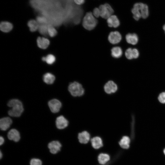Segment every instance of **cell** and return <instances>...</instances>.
Returning <instances> with one entry per match:
<instances>
[{
  "mask_svg": "<svg viewBox=\"0 0 165 165\" xmlns=\"http://www.w3.org/2000/svg\"><path fill=\"white\" fill-rule=\"evenodd\" d=\"M99 9L100 11V16L104 19H107L114 13L113 9L108 3L100 5Z\"/></svg>",
  "mask_w": 165,
  "mask_h": 165,
  "instance_id": "cell-4",
  "label": "cell"
},
{
  "mask_svg": "<svg viewBox=\"0 0 165 165\" xmlns=\"http://www.w3.org/2000/svg\"><path fill=\"white\" fill-rule=\"evenodd\" d=\"M48 35L51 37L55 36L57 34L56 29L52 26L48 25L47 30Z\"/></svg>",
  "mask_w": 165,
  "mask_h": 165,
  "instance_id": "cell-26",
  "label": "cell"
},
{
  "mask_svg": "<svg viewBox=\"0 0 165 165\" xmlns=\"http://www.w3.org/2000/svg\"><path fill=\"white\" fill-rule=\"evenodd\" d=\"M55 79L54 75L50 73H47L43 76V79L44 82L46 84H53Z\"/></svg>",
  "mask_w": 165,
  "mask_h": 165,
  "instance_id": "cell-22",
  "label": "cell"
},
{
  "mask_svg": "<svg viewBox=\"0 0 165 165\" xmlns=\"http://www.w3.org/2000/svg\"><path fill=\"white\" fill-rule=\"evenodd\" d=\"M13 25L10 22L8 21H2L0 24L1 30L4 32L7 33L13 29Z\"/></svg>",
  "mask_w": 165,
  "mask_h": 165,
  "instance_id": "cell-20",
  "label": "cell"
},
{
  "mask_svg": "<svg viewBox=\"0 0 165 165\" xmlns=\"http://www.w3.org/2000/svg\"><path fill=\"white\" fill-rule=\"evenodd\" d=\"M90 135L87 131L85 130L79 133L78 135V139L80 143L86 144L90 141Z\"/></svg>",
  "mask_w": 165,
  "mask_h": 165,
  "instance_id": "cell-12",
  "label": "cell"
},
{
  "mask_svg": "<svg viewBox=\"0 0 165 165\" xmlns=\"http://www.w3.org/2000/svg\"><path fill=\"white\" fill-rule=\"evenodd\" d=\"M122 39V35L120 33L116 31H110L108 37V42L112 45L117 44L119 43Z\"/></svg>",
  "mask_w": 165,
  "mask_h": 165,
  "instance_id": "cell-5",
  "label": "cell"
},
{
  "mask_svg": "<svg viewBox=\"0 0 165 165\" xmlns=\"http://www.w3.org/2000/svg\"><path fill=\"white\" fill-rule=\"evenodd\" d=\"M110 159L109 155L106 153H101L97 156L98 163L101 165H105L106 164Z\"/></svg>",
  "mask_w": 165,
  "mask_h": 165,
  "instance_id": "cell-18",
  "label": "cell"
},
{
  "mask_svg": "<svg viewBox=\"0 0 165 165\" xmlns=\"http://www.w3.org/2000/svg\"><path fill=\"white\" fill-rule=\"evenodd\" d=\"M62 145L58 141H53L49 142L48 145V147L50 152L53 154L58 152L61 150Z\"/></svg>",
  "mask_w": 165,
  "mask_h": 165,
  "instance_id": "cell-8",
  "label": "cell"
},
{
  "mask_svg": "<svg viewBox=\"0 0 165 165\" xmlns=\"http://www.w3.org/2000/svg\"><path fill=\"white\" fill-rule=\"evenodd\" d=\"M104 89L107 94H111L115 93L117 91L118 86L113 81L109 80L105 84Z\"/></svg>",
  "mask_w": 165,
  "mask_h": 165,
  "instance_id": "cell-9",
  "label": "cell"
},
{
  "mask_svg": "<svg viewBox=\"0 0 165 165\" xmlns=\"http://www.w3.org/2000/svg\"><path fill=\"white\" fill-rule=\"evenodd\" d=\"M7 137L9 140L15 142H18L20 138V133L15 129H12L8 132Z\"/></svg>",
  "mask_w": 165,
  "mask_h": 165,
  "instance_id": "cell-14",
  "label": "cell"
},
{
  "mask_svg": "<svg viewBox=\"0 0 165 165\" xmlns=\"http://www.w3.org/2000/svg\"><path fill=\"white\" fill-rule=\"evenodd\" d=\"M98 21L90 12H87L84 17L82 23L83 27L86 30L91 31L94 30L98 24Z\"/></svg>",
  "mask_w": 165,
  "mask_h": 165,
  "instance_id": "cell-2",
  "label": "cell"
},
{
  "mask_svg": "<svg viewBox=\"0 0 165 165\" xmlns=\"http://www.w3.org/2000/svg\"><path fill=\"white\" fill-rule=\"evenodd\" d=\"M56 124L57 127L59 129H63L66 128L68 125V121L63 116H60L56 119Z\"/></svg>",
  "mask_w": 165,
  "mask_h": 165,
  "instance_id": "cell-11",
  "label": "cell"
},
{
  "mask_svg": "<svg viewBox=\"0 0 165 165\" xmlns=\"http://www.w3.org/2000/svg\"><path fill=\"white\" fill-rule=\"evenodd\" d=\"M163 28L164 30V31L165 32V24L163 25Z\"/></svg>",
  "mask_w": 165,
  "mask_h": 165,
  "instance_id": "cell-37",
  "label": "cell"
},
{
  "mask_svg": "<svg viewBox=\"0 0 165 165\" xmlns=\"http://www.w3.org/2000/svg\"><path fill=\"white\" fill-rule=\"evenodd\" d=\"M163 152H164V154L165 155V148L163 150Z\"/></svg>",
  "mask_w": 165,
  "mask_h": 165,
  "instance_id": "cell-38",
  "label": "cell"
},
{
  "mask_svg": "<svg viewBox=\"0 0 165 165\" xmlns=\"http://www.w3.org/2000/svg\"><path fill=\"white\" fill-rule=\"evenodd\" d=\"M131 12L133 15V18L135 20H138L141 17V13L138 8L133 7Z\"/></svg>",
  "mask_w": 165,
  "mask_h": 165,
  "instance_id": "cell-25",
  "label": "cell"
},
{
  "mask_svg": "<svg viewBox=\"0 0 165 165\" xmlns=\"http://www.w3.org/2000/svg\"><path fill=\"white\" fill-rule=\"evenodd\" d=\"M132 55L133 59H136L138 57L139 52L137 49L135 48L132 49Z\"/></svg>",
  "mask_w": 165,
  "mask_h": 165,
  "instance_id": "cell-33",
  "label": "cell"
},
{
  "mask_svg": "<svg viewBox=\"0 0 165 165\" xmlns=\"http://www.w3.org/2000/svg\"><path fill=\"white\" fill-rule=\"evenodd\" d=\"M68 90L73 97H80L83 95L84 90L82 85L79 82L74 81L70 83L68 86Z\"/></svg>",
  "mask_w": 165,
  "mask_h": 165,
  "instance_id": "cell-3",
  "label": "cell"
},
{
  "mask_svg": "<svg viewBox=\"0 0 165 165\" xmlns=\"http://www.w3.org/2000/svg\"><path fill=\"white\" fill-rule=\"evenodd\" d=\"M75 2L77 5H81L84 4L85 0H74Z\"/></svg>",
  "mask_w": 165,
  "mask_h": 165,
  "instance_id": "cell-34",
  "label": "cell"
},
{
  "mask_svg": "<svg viewBox=\"0 0 165 165\" xmlns=\"http://www.w3.org/2000/svg\"><path fill=\"white\" fill-rule=\"evenodd\" d=\"M28 25L31 31L34 32L38 30L39 24L36 20L32 19L28 21Z\"/></svg>",
  "mask_w": 165,
  "mask_h": 165,
  "instance_id": "cell-23",
  "label": "cell"
},
{
  "mask_svg": "<svg viewBox=\"0 0 165 165\" xmlns=\"http://www.w3.org/2000/svg\"><path fill=\"white\" fill-rule=\"evenodd\" d=\"M159 101L161 103H165V92L160 93L158 97Z\"/></svg>",
  "mask_w": 165,
  "mask_h": 165,
  "instance_id": "cell-31",
  "label": "cell"
},
{
  "mask_svg": "<svg viewBox=\"0 0 165 165\" xmlns=\"http://www.w3.org/2000/svg\"><path fill=\"white\" fill-rule=\"evenodd\" d=\"M48 25L46 24L39 25L38 30L41 34L44 35H48Z\"/></svg>",
  "mask_w": 165,
  "mask_h": 165,
  "instance_id": "cell-27",
  "label": "cell"
},
{
  "mask_svg": "<svg viewBox=\"0 0 165 165\" xmlns=\"http://www.w3.org/2000/svg\"><path fill=\"white\" fill-rule=\"evenodd\" d=\"M30 164V165H42V162L40 159L34 158L31 160Z\"/></svg>",
  "mask_w": 165,
  "mask_h": 165,
  "instance_id": "cell-30",
  "label": "cell"
},
{
  "mask_svg": "<svg viewBox=\"0 0 165 165\" xmlns=\"http://www.w3.org/2000/svg\"><path fill=\"white\" fill-rule=\"evenodd\" d=\"M93 14L95 17L98 18L100 16V11L99 9L98 8H95L93 9Z\"/></svg>",
  "mask_w": 165,
  "mask_h": 165,
  "instance_id": "cell-32",
  "label": "cell"
},
{
  "mask_svg": "<svg viewBox=\"0 0 165 165\" xmlns=\"http://www.w3.org/2000/svg\"><path fill=\"white\" fill-rule=\"evenodd\" d=\"M133 6L139 9L141 13V16L143 18L145 19L149 15L148 8L146 4L141 2H138L135 3Z\"/></svg>",
  "mask_w": 165,
  "mask_h": 165,
  "instance_id": "cell-6",
  "label": "cell"
},
{
  "mask_svg": "<svg viewBox=\"0 0 165 165\" xmlns=\"http://www.w3.org/2000/svg\"><path fill=\"white\" fill-rule=\"evenodd\" d=\"M37 43L39 48L45 49L48 47L50 42L49 40L46 38L39 37L37 39Z\"/></svg>",
  "mask_w": 165,
  "mask_h": 165,
  "instance_id": "cell-16",
  "label": "cell"
},
{
  "mask_svg": "<svg viewBox=\"0 0 165 165\" xmlns=\"http://www.w3.org/2000/svg\"><path fill=\"white\" fill-rule=\"evenodd\" d=\"M12 123V120L9 117H5L0 120V128L1 130L5 131L8 129Z\"/></svg>",
  "mask_w": 165,
  "mask_h": 165,
  "instance_id": "cell-13",
  "label": "cell"
},
{
  "mask_svg": "<svg viewBox=\"0 0 165 165\" xmlns=\"http://www.w3.org/2000/svg\"><path fill=\"white\" fill-rule=\"evenodd\" d=\"M0 145H2L4 142V139L3 137L1 136L0 137Z\"/></svg>",
  "mask_w": 165,
  "mask_h": 165,
  "instance_id": "cell-35",
  "label": "cell"
},
{
  "mask_svg": "<svg viewBox=\"0 0 165 165\" xmlns=\"http://www.w3.org/2000/svg\"><path fill=\"white\" fill-rule=\"evenodd\" d=\"M125 56L128 59L131 60L133 59L132 55V49L130 48H128L125 52Z\"/></svg>",
  "mask_w": 165,
  "mask_h": 165,
  "instance_id": "cell-29",
  "label": "cell"
},
{
  "mask_svg": "<svg viewBox=\"0 0 165 165\" xmlns=\"http://www.w3.org/2000/svg\"><path fill=\"white\" fill-rule=\"evenodd\" d=\"M125 38L128 43L133 45L137 44L138 40V36L135 33H128L126 35Z\"/></svg>",
  "mask_w": 165,
  "mask_h": 165,
  "instance_id": "cell-19",
  "label": "cell"
},
{
  "mask_svg": "<svg viewBox=\"0 0 165 165\" xmlns=\"http://www.w3.org/2000/svg\"><path fill=\"white\" fill-rule=\"evenodd\" d=\"M42 60L49 64H53L55 61L56 58L55 56L52 54H49L46 57H43Z\"/></svg>",
  "mask_w": 165,
  "mask_h": 165,
  "instance_id": "cell-24",
  "label": "cell"
},
{
  "mask_svg": "<svg viewBox=\"0 0 165 165\" xmlns=\"http://www.w3.org/2000/svg\"><path fill=\"white\" fill-rule=\"evenodd\" d=\"M36 20L39 25L46 24L47 21L46 18L42 16H37Z\"/></svg>",
  "mask_w": 165,
  "mask_h": 165,
  "instance_id": "cell-28",
  "label": "cell"
},
{
  "mask_svg": "<svg viewBox=\"0 0 165 165\" xmlns=\"http://www.w3.org/2000/svg\"><path fill=\"white\" fill-rule=\"evenodd\" d=\"M107 25L109 28H116L120 24V21L116 15H112L107 19Z\"/></svg>",
  "mask_w": 165,
  "mask_h": 165,
  "instance_id": "cell-10",
  "label": "cell"
},
{
  "mask_svg": "<svg viewBox=\"0 0 165 165\" xmlns=\"http://www.w3.org/2000/svg\"><path fill=\"white\" fill-rule=\"evenodd\" d=\"M91 145L95 149H97L103 147V142L102 139L99 136H95L90 140Z\"/></svg>",
  "mask_w": 165,
  "mask_h": 165,
  "instance_id": "cell-15",
  "label": "cell"
},
{
  "mask_svg": "<svg viewBox=\"0 0 165 165\" xmlns=\"http://www.w3.org/2000/svg\"><path fill=\"white\" fill-rule=\"evenodd\" d=\"M123 50L119 46H114L111 49V56L114 58L118 59L120 58L123 54Z\"/></svg>",
  "mask_w": 165,
  "mask_h": 165,
  "instance_id": "cell-17",
  "label": "cell"
},
{
  "mask_svg": "<svg viewBox=\"0 0 165 165\" xmlns=\"http://www.w3.org/2000/svg\"><path fill=\"white\" fill-rule=\"evenodd\" d=\"M130 139L127 136H124L122 137L119 142L120 147L124 149H127L130 147Z\"/></svg>",
  "mask_w": 165,
  "mask_h": 165,
  "instance_id": "cell-21",
  "label": "cell"
},
{
  "mask_svg": "<svg viewBox=\"0 0 165 165\" xmlns=\"http://www.w3.org/2000/svg\"><path fill=\"white\" fill-rule=\"evenodd\" d=\"M7 105L12 108L8 112L9 116L12 117H20L24 110L22 102L17 99H12L7 103Z\"/></svg>",
  "mask_w": 165,
  "mask_h": 165,
  "instance_id": "cell-1",
  "label": "cell"
},
{
  "mask_svg": "<svg viewBox=\"0 0 165 165\" xmlns=\"http://www.w3.org/2000/svg\"><path fill=\"white\" fill-rule=\"evenodd\" d=\"M2 156H3V154L2 152L1 151L0 153V157L1 159L2 158Z\"/></svg>",
  "mask_w": 165,
  "mask_h": 165,
  "instance_id": "cell-36",
  "label": "cell"
},
{
  "mask_svg": "<svg viewBox=\"0 0 165 165\" xmlns=\"http://www.w3.org/2000/svg\"><path fill=\"white\" fill-rule=\"evenodd\" d=\"M48 105L51 112L53 113H56L59 111L62 104L59 100L54 99L48 102Z\"/></svg>",
  "mask_w": 165,
  "mask_h": 165,
  "instance_id": "cell-7",
  "label": "cell"
}]
</instances>
